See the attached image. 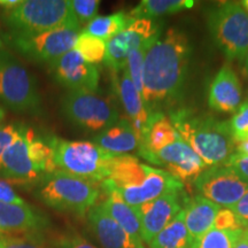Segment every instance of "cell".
Here are the masks:
<instances>
[{
  "instance_id": "6da1fadb",
  "label": "cell",
  "mask_w": 248,
  "mask_h": 248,
  "mask_svg": "<svg viewBox=\"0 0 248 248\" xmlns=\"http://www.w3.org/2000/svg\"><path fill=\"white\" fill-rule=\"evenodd\" d=\"M191 57L186 35L170 28L147 46L144 59L142 99L150 113H159L164 105L175 102L182 94Z\"/></svg>"
},
{
  "instance_id": "7a4b0ae2",
  "label": "cell",
  "mask_w": 248,
  "mask_h": 248,
  "mask_svg": "<svg viewBox=\"0 0 248 248\" xmlns=\"http://www.w3.org/2000/svg\"><path fill=\"white\" fill-rule=\"evenodd\" d=\"M183 186L166 170L153 168L129 154L113 157L108 177L101 183L104 191L115 192L132 207L170 192H182Z\"/></svg>"
},
{
  "instance_id": "3957f363",
  "label": "cell",
  "mask_w": 248,
  "mask_h": 248,
  "mask_svg": "<svg viewBox=\"0 0 248 248\" xmlns=\"http://www.w3.org/2000/svg\"><path fill=\"white\" fill-rule=\"evenodd\" d=\"M170 122L207 167L223 166L235 151L229 121H219L188 108L170 111Z\"/></svg>"
},
{
  "instance_id": "277c9868",
  "label": "cell",
  "mask_w": 248,
  "mask_h": 248,
  "mask_svg": "<svg viewBox=\"0 0 248 248\" xmlns=\"http://www.w3.org/2000/svg\"><path fill=\"white\" fill-rule=\"evenodd\" d=\"M55 170L58 169L49 141L39 138L31 128L18 126L0 160V176L15 184L32 185Z\"/></svg>"
},
{
  "instance_id": "5b68a950",
  "label": "cell",
  "mask_w": 248,
  "mask_h": 248,
  "mask_svg": "<svg viewBox=\"0 0 248 248\" xmlns=\"http://www.w3.org/2000/svg\"><path fill=\"white\" fill-rule=\"evenodd\" d=\"M31 186L40 202L58 212L78 216L88 214L100 194L98 183L61 170L43 176Z\"/></svg>"
},
{
  "instance_id": "8992f818",
  "label": "cell",
  "mask_w": 248,
  "mask_h": 248,
  "mask_svg": "<svg viewBox=\"0 0 248 248\" xmlns=\"http://www.w3.org/2000/svg\"><path fill=\"white\" fill-rule=\"evenodd\" d=\"M8 35L31 36L57 29L82 31L69 0H22L16 8L2 12Z\"/></svg>"
},
{
  "instance_id": "52a82bcc",
  "label": "cell",
  "mask_w": 248,
  "mask_h": 248,
  "mask_svg": "<svg viewBox=\"0 0 248 248\" xmlns=\"http://www.w3.org/2000/svg\"><path fill=\"white\" fill-rule=\"evenodd\" d=\"M58 170L90 181L104 182L109 173L114 156L107 154L93 141L49 138Z\"/></svg>"
},
{
  "instance_id": "ba28073f",
  "label": "cell",
  "mask_w": 248,
  "mask_h": 248,
  "mask_svg": "<svg viewBox=\"0 0 248 248\" xmlns=\"http://www.w3.org/2000/svg\"><path fill=\"white\" fill-rule=\"evenodd\" d=\"M214 42L229 60L243 61L248 52V13L239 2H223L208 14Z\"/></svg>"
},
{
  "instance_id": "9c48e42d",
  "label": "cell",
  "mask_w": 248,
  "mask_h": 248,
  "mask_svg": "<svg viewBox=\"0 0 248 248\" xmlns=\"http://www.w3.org/2000/svg\"><path fill=\"white\" fill-rule=\"evenodd\" d=\"M0 101L16 113L38 114L42 110L35 76L9 52L0 60Z\"/></svg>"
},
{
  "instance_id": "30bf717a",
  "label": "cell",
  "mask_w": 248,
  "mask_h": 248,
  "mask_svg": "<svg viewBox=\"0 0 248 248\" xmlns=\"http://www.w3.org/2000/svg\"><path fill=\"white\" fill-rule=\"evenodd\" d=\"M60 106L66 120L88 131L101 132L121 119L115 105L97 92L67 91L62 95Z\"/></svg>"
},
{
  "instance_id": "8fae6325",
  "label": "cell",
  "mask_w": 248,
  "mask_h": 248,
  "mask_svg": "<svg viewBox=\"0 0 248 248\" xmlns=\"http://www.w3.org/2000/svg\"><path fill=\"white\" fill-rule=\"evenodd\" d=\"M80 31L57 29L31 36L8 35L6 39L27 60L51 64L74 48Z\"/></svg>"
},
{
  "instance_id": "7c38bea8",
  "label": "cell",
  "mask_w": 248,
  "mask_h": 248,
  "mask_svg": "<svg viewBox=\"0 0 248 248\" xmlns=\"http://www.w3.org/2000/svg\"><path fill=\"white\" fill-rule=\"evenodd\" d=\"M194 185L201 197L223 208H232L248 192V181L224 164L204 169Z\"/></svg>"
},
{
  "instance_id": "4fadbf2b",
  "label": "cell",
  "mask_w": 248,
  "mask_h": 248,
  "mask_svg": "<svg viewBox=\"0 0 248 248\" xmlns=\"http://www.w3.org/2000/svg\"><path fill=\"white\" fill-rule=\"evenodd\" d=\"M160 33V27L153 20L130 16L124 30L107 42L104 62L115 74L121 73L133 49L148 45Z\"/></svg>"
},
{
  "instance_id": "5bb4252c",
  "label": "cell",
  "mask_w": 248,
  "mask_h": 248,
  "mask_svg": "<svg viewBox=\"0 0 248 248\" xmlns=\"http://www.w3.org/2000/svg\"><path fill=\"white\" fill-rule=\"evenodd\" d=\"M148 162L162 167L179 182L195 181L207 168L206 163L183 139L172 142L156 152L139 154Z\"/></svg>"
},
{
  "instance_id": "9a60e30c",
  "label": "cell",
  "mask_w": 248,
  "mask_h": 248,
  "mask_svg": "<svg viewBox=\"0 0 248 248\" xmlns=\"http://www.w3.org/2000/svg\"><path fill=\"white\" fill-rule=\"evenodd\" d=\"M48 68L55 82L68 91H98L100 75L97 66L86 62L74 49L48 64Z\"/></svg>"
},
{
  "instance_id": "2e32d148",
  "label": "cell",
  "mask_w": 248,
  "mask_h": 248,
  "mask_svg": "<svg viewBox=\"0 0 248 248\" xmlns=\"http://www.w3.org/2000/svg\"><path fill=\"white\" fill-rule=\"evenodd\" d=\"M179 193L181 192H170L157 199L135 207L140 221L142 243L150 244L155 235L163 230L183 209Z\"/></svg>"
},
{
  "instance_id": "e0dca14e",
  "label": "cell",
  "mask_w": 248,
  "mask_h": 248,
  "mask_svg": "<svg viewBox=\"0 0 248 248\" xmlns=\"http://www.w3.org/2000/svg\"><path fill=\"white\" fill-rule=\"evenodd\" d=\"M88 222L93 234L104 248H144L141 240L132 238L115 219L95 203L88 212Z\"/></svg>"
},
{
  "instance_id": "ac0fdd59",
  "label": "cell",
  "mask_w": 248,
  "mask_h": 248,
  "mask_svg": "<svg viewBox=\"0 0 248 248\" xmlns=\"http://www.w3.org/2000/svg\"><path fill=\"white\" fill-rule=\"evenodd\" d=\"M116 89L120 95L121 104L125 110L129 122L137 133L139 142L142 141L146 133L151 113L145 105L141 93L133 85L126 68L121 71V76L115 74ZM140 145V144H139Z\"/></svg>"
},
{
  "instance_id": "d6986e66",
  "label": "cell",
  "mask_w": 248,
  "mask_h": 248,
  "mask_svg": "<svg viewBox=\"0 0 248 248\" xmlns=\"http://www.w3.org/2000/svg\"><path fill=\"white\" fill-rule=\"evenodd\" d=\"M48 218L30 204L0 202V232L37 233L48 228Z\"/></svg>"
},
{
  "instance_id": "ffe728a7",
  "label": "cell",
  "mask_w": 248,
  "mask_h": 248,
  "mask_svg": "<svg viewBox=\"0 0 248 248\" xmlns=\"http://www.w3.org/2000/svg\"><path fill=\"white\" fill-rule=\"evenodd\" d=\"M241 101V85L230 66H223L214 77L208 93V105L222 113L237 111Z\"/></svg>"
},
{
  "instance_id": "44dd1931",
  "label": "cell",
  "mask_w": 248,
  "mask_h": 248,
  "mask_svg": "<svg viewBox=\"0 0 248 248\" xmlns=\"http://www.w3.org/2000/svg\"><path fill=\"white\" fill-rule=\"evenodd\" d=\"M93 142L111 156L128 155L139 148V138L128 119H121L109 128L102 130Z\"/></svg>"
},
{
  "instance_id": "7402d4cb",
  "label": "cell",
  "mask_w": 248,
  "mask_h": 248,
  "mask_svg": "<svg viewBox=\"0 0 248 248\" xmlns=\"http://www.w3.org/2000/svg\"><path fill=\"white\" fill-rule=\"evenodd\" d=\"M222 207L206 198L198 195L186 204L185 224L192 240L198 239L213 229L217 213Z\"/></svg>"
},
{
  "instance_id": "603a6c76",
  "label": "cell",
  "mask_w": 248,
  "mask_h": 248,
  "mask_svg": "<svg viewBox=\"0 0 248 248\" xmlns=\"http://www.w3.org/2000/svg\"><path fill=\"white\" fill-rule=\"evenodd\" d=\"M179 139H182L181 136L170 122L169 117L164 115L162 111L152 113L145 137L139 145L138 153L156 152Z\"/></svg>"
},
{
  "instance_id": "cb8c5ba5",
  "label": "cell",
  "mask_w": 248,
  "mask_h": 248,
  "mask_svg": "<svg viewBox=\"0 0 248 248\" xmlns=\"http://www.w3.org/2000/svg\"><path fill=\"white\" fill-rule=\"evenodd\" d=\"M106 192V199L100 202L104 209L113 217L119 224L132 238L141 240L140 238V221L135 207L130 206L119 194L111 191ZM142 241V240H141Z\"/></svg>"
},
{
  "instance_id": "d4e9b609",
  "label": "cell",
  "mask_w": 248,
  "mask_h": 248,
  "mask_svg": "<svg viewBox=\"0 0 248 248\" xmlns=\"http://www.w3.org/2000/svg\"><path fill=\"white\" fill-rule=\"evenodd\" d=\"M192 240L185 224L183 208L178 215L151 240V248H191Z\"/></svg>"
},
{
  "instance_id": "484cf974",
  "label": "cell",
  "mask_w": 248,
  "mask_h": 248,
  "mask_svg": "<svg viewBox=\"0 0 248 248\" xmlns=\"http://www.w3.org/2000/svg\"><path fill=\"white\" fill-rule=\"evenodd\" d=\"M195 5L193 0H142L130 12V16L136 18H150L162 15L175 14L190 9Z\"/></svg>"
},
{
  "instance_id": "4316f807",
  "label": "cell",
  "mask_w": 248,
  "mask_h": 248,
  "mask_svg": "<svg viewBox=\"0 0 248 248\" xmlns=\"http://www.w3.org/2000/svg\"><path fill=\"white\" fill-rule=\"evenodd\" d=\"M129 20L130 15L125 14L124 12H117V13L110 15H102V16L93 18L82 31H85L90 35L100 38L107 43L116 35H119L121 31L124 30Z\"/></svg>"
},
{
  "instance_id": "83f0119b",
  "label": "cell",
  "mask_w": 248,
  "mask_h": 248,
  "mask_svg": "<svg viewBox=\"0 0 248 248\" xmlns=\"http://www.w3.org/2000/svg\"><path fill=\"white\" fill-rule=\"evenodd\" d=\"M107 43L100 38L90 35L85 31H80L77 37L74 51H76L86 62L98 64L105 60Z\"/></svg>"
},
{
  "instance_id": "f1b7e54d",
  "label": "cell",
  "mask_w": 248,
  "mask_h": 248,
  "mask_svg": "<svg viewBox=\"0 0 248 248\" xmlns=\"http://www.w3.org/2000/svg\"><path fill=\"white\" fill-rule=\"evenodd\" d=\"M243 230H216L210 229L200 238L193 240L191 248H233L243 234Z\"/></svg>"
},
{
  "instance_id": "f546056e",
  "label": "cell",
  "mask_w": 248,
  "mask_h": 248,
  "mask_svg": "<svg viewBox=\"0 0 248 248\" xmlns=\"http://www.w3.org/2000/svg\"><path fill=\"white\" fill-rule=\"evenodd\" d=\"M150 45V44H148ZM142 46L138 49H133L129 54L128 61H126V70H128L130 78H131L133 85L139 92L142 93V75H144V59L146 53L147 46Z\"/></svg>"
},
{
  "instance_id": "4dcf8cb0",
  "label": "cell",
  "mask_w": 248,
  "mask_h": 248,
  "mask_svg": "<svg viewBox=\"0 0 248 248\" xmlns=\"http://www.w3.org/2000/svg\"><path fill=\"white\" fill-rule=\"evenodd\" d=\"M70 7L79 27L88 26L93 18L97 17L100 1L99 0H69Z\"/></svg>"
},
{
  "instance_id": "1f68e13d",
  "label": "cell",
  "mask_w": 248,
  "mask_h": 248,
  "mask_svg": "<svg viewBox=\"0 0 248 248\" xmlns=\"http://www.w3.org/2000/svg\"><path fill=\"white\" fill-rule=\"evenodd\" d=\"M229 124L235 142L248 138V100L240 105Z\"/></svg>"
},
{
  "instance_id": "d6a6232c",
  "label": "cell",
  "mask_w": 248,
  "mask_h": 248,
  "mask_svg": "<svg viewBox=\"0 0 248 248\" xmlns=\"http://www.w3.org/2000/svg\"><path fill=\"white\" fill-rule=\"evenodd\" d=\"M245 228L239 217L235 215L234 212L230 208H221L217 213L215 221H214L213 229L216 230H243Z\"/></svg>"
},
{
  "instance_id": "836d02e7",
  "label": "cell",
  "mask_w": 248,
  "mask_h": 248,
  "mask_svg": "<svg viewBox=\"0 0 248 248\" xmlns=\"http://www.w3.org/2000/svg\"><path fill=\"white\" fill-rule=\"evenodd\" d=\"M49 246L51 248H98L74 231L58 235Z\"/></svg>"
},
{
  "instance_id": "e575fe53",
  "label": "cell",
  "mask_w": 248,
  "mask_h": 248,
  "mask_svg": "<svg viewBox=\"0 0 248 248\" xmlns=\"http://www.w3.org/2000/svg\"><path fill=\"white\" fill-rule=\"evenodd\" d=\"M0 248H51L39 237L30 234L27 237H6L0 243Z\"/></svg>"
},
{
  "instance_id": "d590c367",
  "label": "cell",
  "mask_w": 248,
  "mask_h": 248,
  "mask_svg": "<svg viewBox=\"0 0 248 248\" xmlns=\"http://www.w3.org/2000/svg\"><path fill=\"white\" fill-rule=\"evenodd\" d=\"M0 202L12 204H26L27 202L15 192L11 183L0 179Z\"/></svg>"
},
{
  "instance_id": "8d00e7d4",
  "label": "cell",
  "mask_w": 248,
  "mask_h": 248,
  "mask_svg": "<svg viewBox=\"0 0 248 248\" xmlns=\"http://www.w3.org/2000/svg\"><path fill=\"white\" fill-rule=\"evenodd\" d=\"M224 166L234 170L238 175L248 181V156H243L239 154H232Z\"/></svg>"
},
{
  "instance_id": "74e56055",
  "label": "cell",
  "mask_w": 248,
  "mask_h": 248,
  "mask_svg": "<svg viewBox=\"0 0 248 248\" xmlns=\"http://www.w3.org/2000/svg\"><path fill=\"white\" fill-rule=\"evenodd\" d=\"M17 125L14 124H9V125H2L0 126V160H1L2 154L11 141L13 140L15 133L17 131Z\"/></svg>"
},
{
  "instance_id": "f35d334b",
  "label": "cell",
  "mask_w": 248,
  "mask_h": 248,
  "mask_svg": "<svg viewBox=\"0 0 248 248\" xmlns=\"http://www.w3.org/2000/svg\"><path fill=\"white\" fill-rule=\"evenodd\" d=\"M230 209L233 210L235 215L239 217L240 221L243 222L244 226H246L248 222V192L241 198L239 202L234 204V206Z\"/></svg>"
},
{
  "instance_id": "ab89813d",
  "label": "cell",
  "mask_w": 248,
  "mask_h": 248,
  "mask_svg": "<svg viewBox=\"0 0 248 248\" xmlns=\"http://www.w3.org/2000/svg\"><path fill=\"white\" fill-rule=\"evenodd\" d=\"M22 0H0V8H2V12H8L12 9L16 8L21 4Z\"/></svg>"
},
{
  "instance_id": "60d3db41",
  "label": "cell",
  "mask_w": 248,
  "mask_h": 248,
  "mask_svg": "<svg viewBox=\"0 0 248 248\" xmlns=\"http://www.w3.org/2000/svg\"><path fill=\"white\" fill-rule=\"evenodd\" d=\"M235 154L243 155V156H248V138L245 140L235 142Z\"/></svg>"
},
{
  "instance_id": "b9f144b4",
  "label": "cell",
  "mask_w": 248,
  "mask_h": 248,
  "mask_svg": "<svg viewBox=\"0 0 248 248\" xmlns=\"http://www.w3.org/2000/svg\"><path fill=\"white\" fill-rule=\"evenodd\" d=\"M233 248H248V229H245Z\"/></svg>"
},
{
  "instance_id": "7bdbcfd3",
  "label": "cell",
  "mask_w": 248,
  "mask_h": 248,
  "mask_svg": "<svg viewBox=\"0 0 248 248\" xmlns=\"http://www.w3.org/2000/svg\"><path fill=\"white\" fill-rule=\"evenodd\" d=\"M7 49L5 48V45H4V40H2V37H1V32H0V60H1L2 57L7 53Z\"/></svg>"
},
{
  "instance_id": "ee69618b",
  "label": "cell",
  "mask_w": 248,
  "mask_h": 248,
  "mask_svg": "<svg viewBox=\"0 0 248 248\" xmlns=\"http://www.w3.org/2000/svg\"><path fill=\"white\" fill-rule=\"evenodd\" d=\"M243 62H244V74H245V76L248 78V52H247L246 57H245V59L243 60Z\"/></svg>"
},
{
  "instance_id": "f6af8a7d",
  "label": "cell",
  "mask_w": 248,
  "mask_h": 248,
  "mask_svg": "<svg viewBox=\"0 0 248 248\" xmlns=\"http://www.w3.org/2000/svg\"><path fill=\"white\" fill-rule=\"evenodd\" d=\"M4 119H5V110L2 109L1 107H0V124H1V122L4 121ZM0 126H1V125H0Z\"/></svg>"
},
{
  "instance_id": "bcb514c9",
  "label": "cell",
  "mask_w": 248,
  "mask_h": 248,
  "mask_svg": "<svg viewBox=\"0 0 248 248\" xmlns=\"http://www.w3.org/2000/svg\"><path fill=\"white\" fill-rule=\"evenodd\" d=\"M241 6H243L245 11H246L247 13H248V0H244V1L241 2Z\"/></svg>"
},
{
  "instance_id": "7dc6e473",
  "label": "cell",
  "mask_w": 248,
  "mask_h": 248,
  "mask_svg": "<svg viewBox=\"0 0 248 248\" xmlns=\"http://www.w3.org/2000/svg\"><path fill=\"white\" fill-rule=\"evenodd\" d=\"M6 237H7V235H6L5 233H1V232H0V243H1V241L4 240Z\"/></svg>"
},
{
  "instance_id": "c3c4849f",
  "label": "cell",
  "mask_w": 248,
  "mask_h": 248,
  "mask_svg": "<svg viewBox=\"0 0 248 248\" xmlns=\"http://www.w3.org/2000/svg\"><path fill=\"white\" fill-rule=\"evenodd\" d=\"M246 228L248 229V222H247V224H246Z\"/></svg>"
}]
</instances>
